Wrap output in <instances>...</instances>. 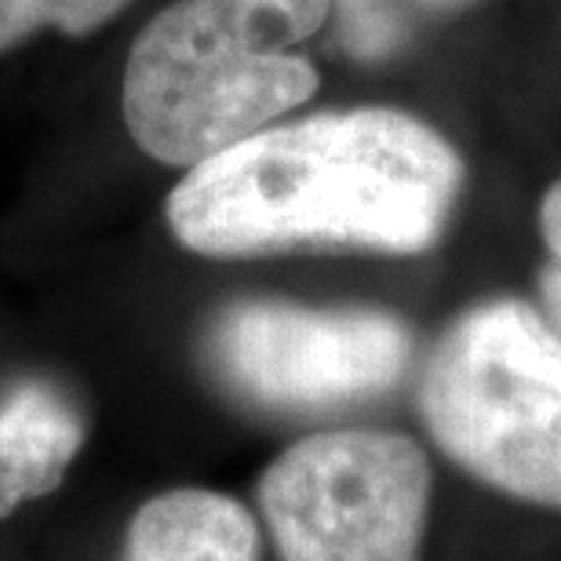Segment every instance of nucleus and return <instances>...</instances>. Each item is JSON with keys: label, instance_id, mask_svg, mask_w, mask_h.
<instances>
[{"label": "nucleus", "instance_id": "obj_5", "mask_svg": "<svg viewBox=\"0 0 561 561\" xmlns=\"http://www.w3.org/2000/svg\"><path fill=\"white\" fill-rule=\"evenodd\" d=\"M205 362L244 405L307 416L394 390L412 365V332L379 307L244 299L211 318Z\"/></svg>", "mask_w": 561, "mask_h": 561}, {"label": "nucleus", "instance_id": "obj_9", "mask_svg": "<svg viewBox=\"0 0 561 561\" xmlns=\"http://www.w3.org/2000/svg\"><path fill=\"white\" fill-rule=\"evenodd\" d=\"M128 4L131 0H0V51L19 48L41 30L88 37Z\"/></svg>", "mask_w": 561, "mask_h": 561}, {"label": "nucleus", "instance_id": "obj_8", "mask_svg": "<svg viewBox=\"0 0 561 561\" xmlns=\"http://www.w3.org/2000/svg\"><path fill=\"white\" fill-rule=\"evenodd\" d=\"M474 4V0H332V30L346 55L379 62L401 51L434 19Z\"/></svg>", "mask_w": 561, "mask_h": 561}, {"label": "nucleus", "instance_id": "obj_7", "mask_svg": "<svg viewBox=\"0 0 561 561\" xmlns=\"http://www.w3.org/2000/svg\"><path fill=\"white\" fill-rule=\"evenodd\" d=\"M121 561H260V525L227 492L168 489L131 514Z\"/></svg>", "mask_w": 561, "mask_h": 561}, {"label": "nucleus", "instance_id": "obj_6", "mask_svg": "<svg viewBox=\"0 0 561 561\" xmlns=\"http://www.w3.org/2000/svg\"><path fill=\"white\" fill-rule=\"evenodd\" d=\"M84 434V412L51 379H22L0 398V522L62 485Z\"/></svg>", "mask_w": 561, "mask_h": 561}, {"label": "nucleus", "instance_id": "obj_10", "mask_svg": "<svg viewBox=\"0 0 561 561\" xmlns=\"http://www.w3.org/2000/svg\"><path fill=\"white\" fill-rule=\"evenodd\" d=\"M540 233L547 244V263L540 271V307L536 310L561 340V179L540 201Z\"/></svg>", "mask_w": 561, "mask_h": 561}, {"label": "nucleus", "instance_id": "obj_4", "mask_svg": "<svg viewBox=\"0 0 561 561\" xmlns=\"http://www.w3.org/2000/svg\"><path fill=\"white\" fill-rule=\"evenodd\" d=\"M434 470L394 431H329L288 445L260 478L280 561H420Z\"/></svg>", "mask_w": 561, "mask_h": 561}, {"label": "nucleus", "instance_id": "obj_1", "mask_svg": "<svg viewBox=\"0 0 561 561\" xmlns=\"http://www.w3.org/2000/svg\"><path fill=\"white\" fill-rule=\"evenodd\" d=\"M463 161L420 117L387 106L324 110L271 125L194 164L164 216L208 260L307 249L420 255L442 238Z\"/></svg>", "mask_w": 561, "mask_h": 561}, {"label": "nucleus", "instance_id": "obj_2", "mask_svg": "<svg viewBox=\"0 0 561 561\" xmlns=\"http://www.w3.org/2000/svg\"><path fill=\"white\" fill-rule=\"evenodd\" d=\"M332 0H175L128 51L121 110L142 153L194 168L244 142L318 92L296 51Z\"/></svg>", "mask_w": 561, "mask_h": 561}, {"label": "nucleus", "instance_id": "obj_3", "mask_svg": "<svg viewBox=\"0 0 561 561\" xmlns=\"http://www.w3.org/2000/svg\"><path fill=\"white\" fill-rule=\"evenodd\" d=\"M437 448L489 489L561 511V340L522 299H489L442 332L420 373Z\"/></svg>", "mask_w": 561, "mask_h": 561}]
</instances>
